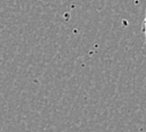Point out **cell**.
<instances>
[{
	"label": "cell",
	"mask_w": 146,
	"mask_h": 132,
	"mask_svg": "<svg viewBox=\"0 0 146 132\" xmlns=\"http://www.w3.org/2000/svg\"><path fill=\"white\" fill-rule=\"evenodd\" d=\"M143 32H144L145 41H146V11H145V17H144V22H143Z\"/></svg>",
	"instance_id": "cell-1"
}]
</instances>
